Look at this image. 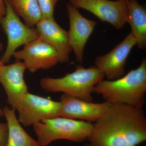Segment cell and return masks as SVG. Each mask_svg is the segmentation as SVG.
<instances>
[{
  "mask_svg": "<svg viewBox=\"0 0 146 146\" xmlns=\"http://www.w3.org/2000/svg\"><path fill=\"white\" fill-rule=\"evenodd\" d=\"M59 0H37L42 18H53L54 7Z\"/></svg>",
  "mask_w": 146,
  "mask_h": 146,
  "instance_id": "cell-17",
  "label": "cell"
},
{
  "mask_svg": "<svg viewBox=\"0 0 146 146\" xmlns=\"http://www.w3.org/2000/svg\"><path fill=\"white\" fill-rule=\"evenodd\" d=\"M35 26L39 37L57 51L60 63L69 62L72 50L69 44L68 31L57 24L54 18H42Z\"/></svg>",
  "mask_w": 146,
  "mask_h": 146,
  "instance_id": "cell-13",
  "label": "cell"
},
{
  "mask_svg": "<svg viewBox=\"0 0 146 146\" xmlns=\"http://www.w3.org/2000/svg\"><path fill=\"white\" fill-rule=\"evenodd\" d=\"M103 73L95 66L85 68L76 66L74 71L59 78H44L40 85L47 92L63 94L89 102H93L95 86L104 79Z\"/></svg>",
  "mask_w": 146,
  "mask_h": 146,
  "instance_id": "cell-3",
  "label": "cell"
},
{
  "mask_svg": "<svg viewBox=\"0 0 146 146\" xmlns=\"http://www.w3.org/2000/svg\"><path fill=\"white\" fill-rule=\"evenodd\" d=\"M66 7L70 23L68 31L69 44L77 60L82 63L85 46L96 26L97 22L85 18L78 9L70 3H67Z\"/></svg>",
  "mask_w": 146,
  "mask_h": 146,
  "instance_id": "cell-10",
  "label": "cell"
},
{
  "mask_svg": "<svg viewBox=\"0 0 146 146\" xmlns=\"http://www.w3.org/2000/svg\"><path fill=\"white\" fill-rule=\"evenodd\" d=\"M93 125L89 122L58 116L33 126L39 146H47L60 139L83 142L90 136Z\"/></svg>",
  "mask_w": 146,
  "mask_h": 146,
  "instance_id": "cell-4",
  "label": "cell"
},
{
  "mask_svg": "<svg viewBox=\"0 0 146 146\" xmlns=\"http://www.w3.org/2000/svg\"><path fill=\"white\" fill-rule=\"evenodd\" d=\"M59 116L89 122H96L112 104L106 102L96 103L63 94L60 98Z\"/></svg>",
  "mask_w": 146,
  "mask_h": 146,
  "instance_id": "cell-12",
  "label": "cell"
},
{
  "mask_svg": "<svg viewBox=\"0 0 146 146\" xmlns=\"http://www.w3.org/2000/svg\"><path fill=\"white\" fill-rule=\"evenodd\" d=\"M127 23L131 27L130 34L136 40L138 49L146 48V9L137 0H127Z\"/></svg>",
  "mask_w": 146,
  "mask_h": 146,
  "instance_id": "cell-14",
  "label": "cell"
},
{
  "mask_svg": "<svg viewBox=\"0 0 146 146\" xmlns=\"http://www.w3.org/2000/svg\"><path fill=\"white\" fill-rule=\"evenodd\" d=\"M3 112L8 127L6 146H39L38 142L31 137L21 126L15 110L5 106Z\"/></svg>",
  "mask_w": 146,
  "mask_h": 146,
  "instance_id": "cell-15",
  "label": "cell"
},
{
  "mask_svg": "<svg viewBox=\"0 0 146 146\" xmlns=\"http://www.w3.org/2000/svg\"><path fill=\"white\" fill-rule=\"evenodd\" d=\"M94 93L110 104L128 105L143 108L145 104L146 59L139 67L115 80H103L95 86Z\"/></svg>",
  "mask_w": 146,
  "mask_h": 146,
  "instance_id": "cell-2",
  "label": "cell"
},
{
  "mask_svg": "<svg viewBox=\"0 0 146 146\" xmlns=\"http://www.w3.org/2000/svg\"><path fill=\"white\" fill-rule=\"evenodd\" d=\"M0 116H3V109H1V107H0Z\"/></svg>",
  "mask_w": 146,
  "mask_h": 146,
  "instance_id": "cell-21",
  "label": "cell"
},
{
  "mask_svg": "<svg viewBox=\"0 0 146 146\" xmlns=\"http://www.w3.org/2000/svg\"><path fill=\"white\" fill-rule=\"evenodd\" d=\"M136 44V39L129 33L110 52L97 56L95 60V67L103 73L107 80L122 77L125 74L129 56Z\"/></svg>",
  "mask_w": 146,
  "mask_h": 146,
  "instance_id": "cell-9",
  "label": "cell"
},
{
  "mask_svg": "<svg viewBox=\"0 0 146 146\" xmlns=\"http://www.w3.org/2000/svg\"><path fill=\"white\" fill-rule=\"evenodd\" d=\"M3 44H2L1 42H0V52H1V51L2 50H3ZM2 65V64L1 63V58H0V66H1V65Z\"/></svg>",
  "mask_w": 146,
  "mask_h": 146,
  "instance_id": "cell-20",
  "label": "cell"
},
{
  "mask_svg": "<svg viewBox=\"0 0 146 146\" xmlns=\"http://www.w3.org/2000/svg\"><path fill=\"white\" fill-rule=\"evenodd\" d=\"M6 14V6L5 0H0V21Z\"/></svg>",
  "mask_w": 146,
  "mask_h": 146,
  "instance_id": "cell-19",
  "label": "cell"
},
{
  "mask_svg": "<svg viewBox=\"0 0 146 146\" xmlns=\"http://www.w3.org/2000/svg\"><path fill=\"white\" fill-rule=\"evenodd\" d=\"M85 146H137L146 140V117L143 108L112 104L93 125Z\"/></svg>",
  "mask_w": 146,
  "mask_h": 146,
  "instance_id": "cell-1",
  "label": "cell"
},
{
  "mask_svg": "<svg viewBox=\"0 0 146 146\" xmlns=\"http://www.w3.org/2000/svg\"><path fill=\"white\" fill-rule=\"evenodd\" d=\"M69 3L89 11L117 29H122L127 23V0H70Z\"/></svg>",
  "mask_w": 146,
  "mask_h": 146,
  "instance_id": "cell-6",
  "label": "cell"
},
{
  "mask_svg": "<svg viewBox=\"0 0 146 146\" xmlns=\"http://www.w3.org/2000/svg\"><path fill=\"white\" fill-rule=\"evenodd\" d=\"M8 136L7 123H0V146H6Z\"/></svg>",
  "mask_w": 146,
  "mask_h": 146,
  "instance_id": "cell-18",
  "label": "cell"
},
{
  "mask_svg": "<svg viewBox=\"0 0 146 146\" xmlns=\"http://www.w3.org/2000/svg\"><path fill=\"white\" fill-rule=\"evenodd\" d=\"M26 70L25 63L21 60H16L11 65L0 66V83L6 93L8 104L15 111L29 92L24 79Z\"/></svg>",
  "mask_w": 146,
  "mask_h": 146,
  "instance_id": "cell-11",
  "label": "cell"
},
{
  "mask_svg": "<svg viewBox=\"0 0 146 146\" xmlns=\"http://www.w3.org/2000/svg\"><path fill=\"white\" fill-rule=\"evenodd\" d=\"M60 102L28 93L26 94L17 110L18 121L25 126L33 125L44 120L59 116Z\"/></svg>",
  "mask_w": 146,
  "mask_h": 146,
  "instance_id": "cell-7",
  "label": "cell"
},
{
  "mask_svg": "<svg viewBox=\"0 0 146 146\" xmlns=\"http://www.w3.org/2000/svg\"><path fill=\"white\" fill-rule=\"evenodd\" d=\"M13 56L16 60H23L27 69L32 73L50 69L60 63L57 51L39 37L25 45L23 49L16 51Z\"/></svg>",
  "mask_w": 146,
  "mask_h": 146,
  "instance_id": "cell-8",
  "label": "cell"
},
{
  "mask_svg": "<svg viewBox=\"0 0 146 146\" xmlns=\"http://www.w3.org/2000/svg\"><path fill=\"white\" fill-rule=\"evenodd\" d=\"M5 16L0 21L3 31L6 35L7 44L5 52L1 58L2 65L8 63L19 47L39 38L36 29L24 24L8 2L5 0Z\"/></svg>",
  "mask_w": 146,
  "mask_h": 146,
  "instance_id": "cell-5",
  "label": "cell"
},
{
  "mask_svg": "<svg viewBox=\"0 0 146 146\" xmlns=\"http://www.w3.org/2000/svg\"><path fill=\"white\" fill-rule=\"evenodd\" d=\"M27 25L33 27L42 19L37 0H5Z\"/></svg>",
  "mask_w": 146,
  "mask_h": 146,
  "instance_id": "cell-16",
  "label": "cell"
}]
</instances>
